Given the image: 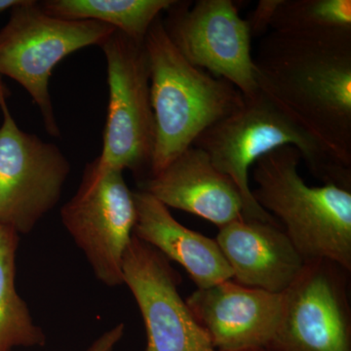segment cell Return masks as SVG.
I'll list each match as a JSON object with an SVG mask.
<instances>
[{
  "label": "cell",
  "mask_w": 351,
  "mask_h": 351,
  "mask_svg": "<svg viewBox=\"0 0 351 351\" xmlns=\"http://www.w3.org/2000/svg\"><path fill=\"white\" fill-rule=\"evenodd\" d=\"M244 99L239 110L203 132L193 144L206 152L215 167L239 189L244 218L278 223L254 199L249 171L260 157L284 145L299 149L307 169L323 184L351 189V167L267 95L260 90L255 96Z\"/></svg>",
  "instance_id": "cell-2"
},
{
  "label": "cell",
  "mask_w": 351,
  "mask_h": 351,
  "mask_svg": "<svg viewBox=\"0 0 351 351\" xmlns=\"http://www.w3.org/2000/svg\"><path fill=\"white\" fill-rule=\"evenodd\" d=\"M11 96L10 90L7 88L5 84L1 82L0 80V106L2 104L7 103V99Z\"/></svg>",
  "instance_id": "cell-22"
},
{
  "label": "cell",
  "mask_w": 351,
  "mask_h": 351,
  "mask_svg": "<svg viewBox=\"0 0 351 351\" xmlns=\"http://www.w3.org/2000/svg\"><path fill=\"white\" fill-rule=\"evenodd\" d=\"M218 351V350H215ZM239 351H267L265 350V348H250V350H239Z\"/></svg>",
  "instance_id": "cell-23"
},
{
  "label": "cell",
  "mask_w": 351,
  "mask_h": 351,
  "mask_svg": "<svg viewBox=\"0 0 351 351\" xmlns=\"http://www.w3.org/2000/svg\"><path fill=\"white\" fill-rule=\"evenodd\" d=\"M271 32L317 36L351 32L350 0H282Z\"/></svg>",
  "instance_id": "cell-18"
},
{
  "label": "cell",
  "mask_w": 351,
  "mask_h": 351,
  "mask_svg": "<svg viewBox=\"0 0 351 351\" xmlns=\"http://www.w3.org/2000/svg\"><path fill=\"white\" fill-rule=\"evenodd\" d=\"M124 324L115 325L112 329L103 332L98 339H95L85 351H114L124 335Z\"/></svg>",
  "instance_id": "cell-20"
},
{
  "label": "cell",
  "mask_w": 351,
  "mask_h": 351,
  "mask_svg": "<svg viewBox=\"0 0 351 351\" xmlns=\"http://www.w3.org/2000/svg\"><path fill=\"white\" fill-rule=\"evenodd\" d=\"M175 0H45L41 8L53 17L96 21L129 38L145 41L152 25Z\"/></svg>",
  "instance_id": "cell-16"
},
{
  "label": "cell",
  "mask_w": 351,
  "mask_h": 351,
  "mask_svg": "<svg viewBox=\"0 0 351 351\" xmlns=\"http://www.w3.org/2000/svg\"><path fill=\"white\" fill-rule=\"evenodd\" d=\"M186 302L215 350L239 351L269 345L278 325L282 295L230 279L197 289Z\"/></svg>",
  "instance_id": "cell-12"
},
{
  "label": "cell",
  "mask_w": 351,
  "mask_h": 351,
  "mask_svg": "<svg viewBox=\"0 0 351 351\" xmlns=\"http://www.w3.org/2000/svg\"><path fill=\"white\" fill-rule=\"evenodd\" d=\"M301 152L284 145L253 165L258 206L278 221L304 260H328L351 270V189L311 186L299 173Z\"/></svg>",
  "instance_id": "cell-4"
},
{
  "label": "cell",
  "mask_w": 351,
  "mask_h": 351,
  "mask_svg": "<svg viewBox=\"0 0 351 351\" xmlns=\"http://www.w3.org/2000/svg\"><path fill=\"white\" fill-rule=\"evenodd\" d=\"M145 46L156 125L152 176L193 147L203 132L239 110L245 99L232 83L189 64L171 43L161 16L147 32Z\"/></svg>",
  "instance_id": "cell-3"
},
{
  "label": "cell",
  "mask_w": 351,
  "mask_h": 351,
  "mask_svg": "<svg viewBox=\"0 0 351 351\" xmlns=\"http://www.w3.org/2000/svg\"><path fill=\"white\" fill-rule=\"evenodd\" d=\"M0 108V225L27 234L59 203L71 163L56 145L23 131L7 103Z\"/></svg>",
  "instance_id": "cell-10"
},
{
  "label": "cell",
  "mask_w": 351,
  "mask_h": 351,
  "mask_svg": "<svg viewBox=\"0 0 351 351\" xmlns=\"http://www.w3.org/2000/svg\"><path fill=\"white\" fill-rule=\"evenodd\" d=\"M136 218L123 172L103 167L97 159L87 164L80 188L61 209L64 228L108 287L124 284L122 265Z\"/></svg>",
  "instance_id": "cell-7"
},
{
  "label": "cell",
  "mask_w": 351,
  "mask_h": 351,
  "mask_svg": "<svg viewBox=\"0 0 351 351\" xmlns=\"http://www.w3.org/2000/svg\"><path fill=\"white\" fill-rule=\"evenodd\" d=\"M167 208L195 215L221 228L244 216V202L232 180L195 145L140 186Z\"/></svg>",
  "instance_id": "cell-13"
},
{
  "label": "cell",
  "mask_w": 351,
  "mask_h": 351,
  "mask_svg": "<svg viewBox=\"0 0 351 351\" xmlns=\"http://www.w3.org/2000/svg\"><path fill=\"white\" fill-rule=\"evenodd\" d=\"M107 61L108 105L99 164L147 179L156 125L145 41L115 31L100 46Z\"/></svg>",
  "instance_id": "cell-6"
},
{
  "label": "cell",
  "mask_w": 351,
  "mask_h": 351,
  "mask_svg": "<svg viewBox=\"0 0 351 351\" xmlns=\"http://www.w3.org/2000/svg\"><path fill=\"white\" fill-rule=\"evenodd\" d=\"M115 31L96 21L53 17L36 0H24L11 10L0 29V75L12 78L29 94L52 137L61 136L49 91L53 69L76 51L101 46Z\"/></svg>",
  "instance_id": "cell-5"
},
{
  "label": "cell",
  "mask_w": 351,
  "mask_h": 351,
  "mask_svg": "<svg viewBox=\"0 0 351 351\" xmlns=\"http://www.w3.org/2000/svg\"><path fill=\"white\" fill-rule=\"evenodd\" d=\"M282 0H260L246 21L251 38H263L269 34L272 19Z\"/></svg>",
  "instance_id": "cell-19"
},
{
  "label": "cell",
  "mask_w": 351,
  "mask_h": 351,
  "mask_svg": "<svg viewBox=\"0 0 351 351\" xmlns=\"http://www.w3.org/2000/svg\"><path fill=\"white\" fill-rule=\"evenodd\" d=\"M136 218L133 234L164 257L181 265L197 289L232 279V271L216 239L189 230L169 208L144 191H133Z\"/></svg>",
  "instance_id": "cell-15"
},
{
  "label": "cell",
  "mask_w": 351,
  "mask_h": 351,
  "mask_svg": "<svg viewBox=\"0 0 351 351\" xmlns=\"http://www.w3.org/2000/svg\"><path fill=\"white\" fill-rule=\"evenodd\" d=\"M20 235L0 225V351L43 346L45 334L32 319L16 290V258Z\"/></svg>",
  "instance_id": "cell-17"
},
{
  "label": "cell",
  "mask_w": 351,
  "mask_h": 351,
  "mask_svg": "<svg viewBox=\"0 0 351 351\" xmlns=\"http://www.w3.org/2000/svg\"><path fill=\"white\" fill-rule=\"evenodd\" d=\"M122 271L142 313L147 351H215L180 295L181 277L160 252L133 234Z\"/></svg>",
  "instance_id": "cell-11"
},
{
  "label": "cell",
  "mask_w": 351,
  "mask_h": 351,
  "mask_svg": "<svg viewBox=\"0 0 351 351\" xmlns=\"http://www.w3.org/2000/svg\"><path fill=\"white\" fill-rule=\"evenodd\" d=\"M24 2V0H0V13L4 12V11L12 9L14 7L20 5Z\"/></svg>",
  "instance_id": "cell-21"
},
{
  "label": "cell",
  "mask_w": 351,
  "mask_h": 351,
  "mask_svg": "<svg viewBox=\"0 0 351 351\" xmlns=\"http://www.w3.org/2000/svg\"><path fill=\"white\" fill-rule=\"evenodd\" d=\"M165 12L164 29L189 64L232 83L244 98L260 91L248 23L234 2L175 0Z\"/></svg>",
  "instance_id": "cell-9"
},
{
  "label": "cell",
  "mask_w": 351,
  "mask_h": 351,
  "mask_svg": "<svg viewBox=\"0 0 351 351\" xmlns=\"http://www.w3.org/2000/svg\"><path fill=\"white\" fill-rule=\"evenodd\" d=\"M350 270L328 260L306 261L283 293L267 351H351Z\"/></svg>",
  "instance_id": "cell-8"
},
{
  "label": "cell",
  "mask_w": 351,
  "mask_h": 351,
  "mask_svg": "<svg viewBox=\"0 0 351 351\" xmlns=\"http://www.w3.org/2000/svg\"><path fill=\"white\" fill-rule=\"evenodd\" d=\"M258 89L351 167V32H271L254 58Z\"/></svg>",
  "instance_id": "cell-1"
},
{
  "label": "cell",
  "mask_w": 351,
  "mask_h": 351,
  "mask_svg": "<svg viewBox=\"0 0 351 351\" xmlns=\"http://www.w3.org/2000/svg\"><path fill=\"white\" fill-rule=\"evenodd\" d=\"M235 282L281 294L306 261L279 223L242 218L219 228L216 237Z\"/></svg>",
  "instance_id": "cell-14"
}]
</instances>
